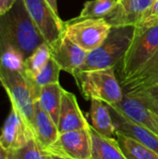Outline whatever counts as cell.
Listing matches in <instances>:
<instances>
[{
  "label": "cell",
  "mask_w": 158,
  "mask_h": 159,
  "mask_svg": "<svg viewBox=\"0 0 158 159\" xmlns=\"http://www.w3.org/2000/svg\"><path fill=\"white\" fill-rule=\"evenodd\" d=\"M44 43L47 42L30 17L23 0H17L8 11L0 15V54L13 47L26 59Z\"/></svg>",
  "instance_id": "6da1fadb"
},
{
  "label": "cell",
  "mask_w": 158,
  "mask_h": 159,
  "mask_svg": "<svg viewBox=\"0 0 158 159\" xmlns=\"http://www.w3.org/2000/svg\"><path fill=\"white\" fill-rule=\"evenodd\" d=\"M157 49L158 19L142 20L134 26L130 46L115 69L118 81L121 82L134 75L151 59Z\"/></svg>",
  "instance_id": "7a4b0ae2"
},
{
  "label": "cell",
  "mask_w": 158,
  "mask_h": 159,
  "mask_svg": "<svg viewBox=\"0 0 158 159\" xmlns=\"http://www.w3.org/2000/svg\"><path fill=\"white\" fill-rule=\"evenodd\" d=\"M133 32L134 26L112 27L110 34L102 44L88 52L79 72L107 68L115 69L130 46Z\"/></svg>",
  "instance_id": "3957f363"
},
{
  "label": "cell",
  "mask_w": 158,
  "mask_h": 159,
  "mask_svg": "<svg viewBox=\"0 0 158 159\" xmlns=\"http://www.w3.org/2000/svg\"><path fill=\"white\" fill-rule=\"evenodd\" d=\"M74 77L86 100H99L107 105H114L124 97L115 68L82 71Z\"/></svg>",
  "instance_id": "277c9868"
},
{
  "label": "cell",
  "mask_w": 158,
  "mask_h": 159,
  "mask_svg": "<svg viewBox=\"0 0 158 159\" xmlns=\"http://www.w3.org/2000/svg\"><path fill=\"white\" fill-rule=\"evenodd\" d=\"M0 84L7 92L10 106L20 113L34 134V104L38 97L30 80L23 72L11 71L0 65Z\"/></svg>",
  "instance_id": "5b68a950"
},
{
  "label": "cell",
  "mask_w": 158,
  "mask_h": 159,
  "mask_svg": "<svg viewBox=\"0 0 158 159\" xmlns=\"http://www.w3.org/2000/svg\"><path fill=\"white\" fill-rule=\"evenodd\" d=\"M112 25L104 19H85L64 21L63 34L74 44L87 52L100 47L110 34Z\"/></svg>",
  "instance_id": "8992f818"
},
{
  "label": "cell",
  "mask_w": 158,
  "mask_h": 159,
  "mask_svg": "<svg viewBox=\"0 0 158 159\" xmlns=\"http://www.w3.org/2000/svg\"><path fill=\"white\" fill-rule=\"evenodd\" d=\"M45 154L70 159H91L89 128L60 133L57 141Z\"/></svg>",
  "instance_id": "52a82bcc"
},
{
  "label": "cell",
  "mask_w": 158,
  "mask_h": 159,
  "mask_svg": "<svg viewBox=\"0 0 158 159\" xmlns=\"http://www.w3.org/2000/svg\"><path fill=\"white\" fill-rule=\"evenodd\" d=\"M25 7L40 31L46 42H55L64 30V21L47 2V0H23Z\"/></svg>",
  "instance_id": "ba28073f"
},
{
  "label": "cell",
  "mask_w": 158,
  "mask_h": 159,
  "mask_svg": "<svg viewBox=\"0 0 158 159\" xmlns=\"http://www.w3.org/2000/svg\"><path fill=\"white\" fill-rule=\"evenodd\" d=\"M51 58L59 64L62 71L73 76L79 72L86 61L88 52L79 48L62 34L55 42L49 45Z\"/></svg>",
  "instance_id": "9c48e42d"
},
{
  "label": "cell",
  "mask_w": 158,
  "mask_h": 159,
  "mask_svg": "<svg viewBox=\"0 0 158 159\" xmlns=\"http://www.w3.org/2000/svg\"><path fill=\"white\" fill-rule=\"evenodd\" d=\"M34 138V134L20 113L10 106L0 133V143L8 152L18 150Z\"/></svg>",
  "instance_id": "30bf717a"
},
{
  "label": "cell",
  "mask_w": 158,
  "mask_h": 159,
  "mask_svg": "<svg viewBox=\"0 0 158 159\" xmlns=\"http://www.w3.org/2000/svg\"><path fill=\"white\" fill-rule=\"evenodd\" d=\"M108 106L113 112L158 135V116L147 108L139 99L124 94L121 102Z\"/></svg>",
  "instance_id": "8fae6325"
},
{
  "label": "cell",
  "mask_w": 158,
  "mask_h": 159,
  "mask_svg": "<svg viewBox=\"0 0 158 159\" xmlns=\"http://www.w3.org/2000/svg\"><path fill=\"white\" fill-rule=\"evenodd\" d=\"M155 0H117L115 7L104 19L115 26H135L140 23Z\"/></svg>",
  "instance_id": "7c38bea8"
},
{
  "label": "cell",
  "mask_w": 158,
  "mask_h": 159,
  "mask_svg": "<svg viewBox=\"0 0 158 159\" xmlns=\"http://www.w3.org/2000/svg\"><path fill=\"white\" fill-rule=\"evenodd\" d=\"M125 95L136 97L158 84V49L130 77L119 82Z\"/></svg>",
  "instance_id": "4fadbf2b"
},
{
  "label": "cell",
  "mask_w": 158,
  "mask_h": 159,
  "mask_svg": "<svg viewBox=\"0 0 158 159\" xmlns=\"http://www.w3.org/2000/svg\"><path fill=\"white\" fill-rule=\"evenodd\" d=\"M89 126L90 124L87 121L80 110L75 96L63 89L58 122L59 133L85 129L89 128Z\"/></svg>",
  "instance_id": "5bb4252c"
},
{
  "label": "cell",
  "mask_w": 158,
  "mask_h": 159,
  "mask_svg": "<svg viewBox=\"0 0 158 159\" xmlns=\"http://www.w3.org/2000/svg\"><path fill=\"white\" fill-rule=\"evenodd\" d=\"M115 116L113 118V121L115 128V133L130 138L158 153L157 134L135 122L123 117L116 113H115Z\"/></svg>",
  "instance_id": "9a60e30c"
},
{
  "label": "cell",
  "mask_w": 158,
  "mask_h": 159,
  "mask_svg": "<svg viewBox=\"0 0 158 159\" xmlns=\"http://www.w3.org/2000/svg\"><path fill=\"white\" fill-rule=\"evenodd\" d=\"M59 134L58 126L36 101L34 104V136L41 149L44 152L47 151L57 141Z\"/></svg>",
  "instance_id": "2e32d148"
},
{
  "label": "cell",
  "mask_w": 158,
  "mask_h": 159,
  "mask_svg": "<svg viewBox=\"0 0 158 159\" xmlns=\"http://www.w3.org/2000/svg\"><path fill=\"white\" fill-rule=\"evenodd\" d=\"M91 137V159H128L124 155L118 142L115 138H108L98 133L89 127Z\"/></svg>",
  "instance_id": "e0dca14e"
},
{
  "label": "cell",
  "mask_w": 158,
  "mask_h": 159,
  "mask_svg": "<svg viewBox=\"0 0 158 159\" xmlns=\"http://www.w3.org/2000/svg\"><path fill=\"white\" fill-rule=\"evenodd\" d=\"M90 110L89 116L91 121V127L100 134L108 137L114 138L115 135V128L111 116L110 107L102 101L99 100H90Z\"/></svg>",
  "instance_id": "ac0fdd59"
},
{
  "label": "cell",
  "mask_w": 158,
  "mask_h": 159,
  "mask_svg": "<svg viewBox=\"0 0 158 159\" xmlns=\"http://www.w3.org/2000/svg\"><path fill=\"white\" fill-rule=\"evenodd\" d=\"M62 92L63 89L60 83L47 85L41 88L37 100L41 108L52 118L57 126L61 112Z\"/></svg>",
  "instance_id": "d6986e66"
},
{
  "label": "cell",
  "mask_w": 158,
  "mask_h": 159,
  "mask_svg": "<svg viewBox=\"0 0 158 159\" xmlns=\"http://www.w3.org/2000/svg\"><path fill=\"white\" fill-rule=\"evenodd\" d=\"M116 140L128 159H158V153L124 135L115 133Z\"/></svg>",
  "instance_id": "ffe728a7"
},
{
  "label": "cell",
  "mask_w": 158,
  "mask_h": 159,
  "mask_svg": "<svg viewBox=\"0 0 158 159\" xmlns=\"http://www.w3.org/2000/svg\"><path fill=\"white\" fill-rule=\"evenodd\" d=\"M51 59V51L49 45L44 43L40 45L24 61L23 74L27 78L32 79L34 77L38 72L47 64V62Z\"/></svg>",
  "instance_id": "44dd1931"
},
{
  "label": "cell",
  "mask_w": 158,
  "mask_h": 159,
  "mask_svg": "<svg viewBox=\"0 0 158 159\" xmlns=\"http://www.w3.org/2000/svg\"><path fill=\"white\" fill-rule=\"evenodd\" d=\"M117 0H89L85 2L78 17L74 20L105 18L114 9Z\"/></svg>",
  "instance_id": "7402d4cb"
},
{
  "label": "cell",
  "mask_w": 158,
  "mask_h": 159,
  "mask_svg": "<svg viewBox=\"0 0 158 159\" xmlns=\"http://www.w3.org/2000/svg\"><path fill=\"white\" fill-rule=\"evenodd\" d=\"M61 70V69L59 64L51 58L34 77H33L32 79L28 78L33 85L37 96H39V92L42 87L54 83H59Z\"/></svg>",
  "instance_id": "603a6c76"
},
{
  "label": "cell",
  "mask_w": 158,
  "mask_h": 159,
  "mask_svg": "<svg viewBox=\"0 0 158 159\" xmlns=\"http://www.w3.org/2000/svg\"><path fill=\"white\" fill-rule=\"evenodd\" d=\"M25 58L17 48L10 47L0 54V65L11 71L23 72Z\"/></svg>",
  "instance_id": "cb8c5ba5"
},
{
  "label": "cell",
  "mask_w": 158,
  "mask_h": 159,
  "mask_svg": "<svg viewBox=\"0 0 158 159\" xmlns=\"http://www.w3.org/2000/svg\"><path fill=\"white\" fill-rule=\"evenodd\" d=\"M7 159H46V154L33 138L23 147L8 152Z\"/></svg>",
  "instance_id": "d4e9b609"
},
{
  "label": "cell",
  "mask_w": 158,
  "mask_h": 159,
  "mask_svg": "<svg viewBox=\"0 0 158 159\" xmlns=\"http://www.w3.org/2000/svg\"><path fill=\"white\" fill-rule=\"evenodd\" d=\"M135 98L139 99L147 108L158 116V84L143 91Z\"/></svg>",
  "instance_id": "484cf974"
},
{
  "label": "cell",
  "mask_w": 158,
  "mask_h": 159,
  "mask_svg": "<svg viewBox=\"0 0 158 159\" xmlns=\"http://www.w3.org/2000/svg\"><path fill=\"white\" fill-rule=\"evenodd\" d=\"M151 19H158V0H155L151 7L147 10V12L143 16L142 20H151Z\"/></svg>",
  "instance_id": "4316f807"
},
{
  "label": "cell",
  "mask_w": 158,
  "mask_h": 159,
  "mask_svg": "<svg viewBox=\"0 0 158 159\" xmlns=\"http://www.w3.org/2000/svg\"><path fill=\"white\" fill-rule=\"evenodd\" d=\"M17 0H0V12L1 15L8 11Z\"/></svg>",
  "instance_id": "83f0119b"
},
{
  "label": "cell",
  "mask_w": 158,
  "mask_h": 159,
  "mask_svg": "<svg viewBox=\"0 0 158 159\" xmlns=\"http://www.w3.org/2000/svg\"><path fill=\"white\" fill-rule=\"evenodd\" d=\"M47 2L49 4V6L51 7V8L57 13L59 14V11H58V4H57V0H47Z\"/></svg>",
  "instance_id": "f1b7e54d"
},
{
  "label": "cell",
  "mask_w": 158,
  "mask_h": 159,
  "mask_svg": "<svg viewBox=\"0 0 158 159\" xmlns=\"http://www.w3.org/2000/svg\"><path fill=\"white\" fill-rule=\"evenodd\" d=\"M0 159H7V151L0 143Z\"/></svg>",
  "instance_id": "f546056e"
},
{
  "label": "cell",
  "mask_w": 158,
  "mask_h": 159,
  "mask_svg": "<svg viewBox=\"0 0 158 159\" xmlns=\"http://www.w3.org/2000/svg\"><path fill=\"white\" fill-rule=\"evenodd\" d=\"M50 156V155H49ZM53 159H70V158H65V157H56V156H51Z\"/></svg>",
  "instance_id": "4dcf8cb0"
},
{
  "label": "cell",
  "mask_w": 158,
  "mask_h": 159,
  "mask_svg": "<svg viewBox=\"0 0 158 159\" xmlns=\"http://www.w3.org/2000/svg\"><path fill=\"white\" fill-rule=\"evenodd\" d=\"M46 159H53V158H52V157H51V156H49V155H47V154H46Z\"/></svg>",
  "instance_id": "1f68e13d"
},
{
  "label": "cell",
  "mask_w": 158,
  "mask_h": 159,
  "mask_svg": "<svg viewBox=\"0 0 158 159\" xmlns=\"http://www.w3.org/2000/svg\"><path fill=\"white\" fill-rule=\"evenodd\" d=\"M0 15H1V12H0Z\"/></svg>",
  "instance_id": "d6a6232c"
}]
</instances>
